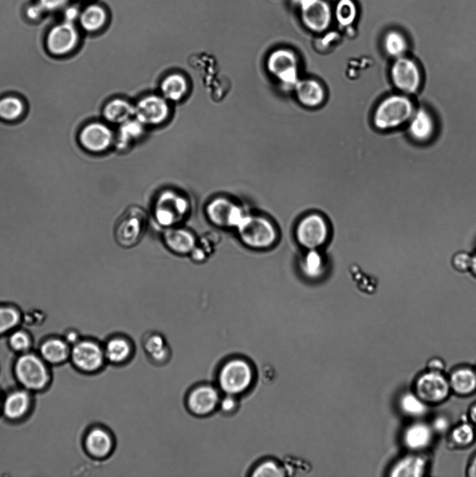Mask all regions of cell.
I'll list each match as a JSON object with an SVG mask.
<instances>
[{
	"label": "cell",
	"instance_id": "cell-18",
	"mask_svg": "<svg viewBox=\"0 0 476 477\" xmlns=\"http://www.w3.org/2000/svg\"><path fill=\"white\" fill-rule=\"evenodd\" d=\"M72 358L80 369L87 372L98 369L105 358L104 350L97 344L87 341L80 342L74 346Z\"/></svg>",
	"mask_w": 476,
	"mask_h": 477
},
{
	"label": "cell",
	"instance_id": "cell-30",
	"mask_svg": "<svg viewBox=\"0 0 476 477\" xmlns=\"http://www.w3.org/2000/svg\"><path fill=\"white\" fill-rule=\"evenodd\" d=\"M382 44L386 54L394 59L405 56L409 47L406 36L397 31L388 32Z\"/></svg>",
	"mask_w": 476,
	"mask_h": 477
},
{
	"label": "cell",
	"instance_id": "cell-4",
	"mask_svg": "<svg viewBox=\"0 0 476 477\" xmlns=\"http://www.w3.org/2000/svg\"><path fill=\"white\" fill-rule=\"evenodd\" d=\"M268 72L286 90L295 89L299 82V59L294 51L278 48L272 51L266 61Z\"/></svg>",
	"mask_w": 476,
	"mask_h": 477
},
{
	"label": "cell",
	"instance_id": "cell-16",
	"mask_svg": "<svg viewBox=\"0 0 476 477\" xmlns=\"http://www.w3.org/2000/svg\"><path fill=\"white\" fill-rule=\"evenodd\" d=\"M436 122L433 114L426 108H415L408 122L409 137L416 142L430 141L436 132Z\"/></svg>",
	"mask_w": 476,
	"mask_h": 477
},
{
	"label": "cell",
	"instance_id": "cell-23",
	"mask_svg": "<svg viewBox=\"0 0 476 477\" xmlns=\"http://www.w3.org/2000/svg\"><path fill=\"white\" fill-rule=\"evenodd\" d=\"M135 114V106L123 99H113L102 109L104 119L111 124H121Z\"/></svg>",
	"mask_w": 476,
	"mask_h": 477
},
{
	"label": "cell",
	"instance_id": "cell-7",
	"mask_svg": "<svg viewBox=\"0 0 476 477\" xmlns=\"http://www.w3.org/2000/svg\"><path fill=\"white\" fill-rule=\"evenodd\" d=\"M390 78L393 85L405 94L416 93L422 84V73L418 64L406 55L394 59L390 68Z\"/></svg>",
	"mask_w": 476,
	"mask_h": 477
},
{
	"label": "cell",
	"instance_id": "cell-34",
	"mask_svg": "<svg viewBox=\"0 0 476 477\" xmlns=\"http://www.w3.org/2000/svg\"><path fill=\"white\" fill-rule=\"evenodd\" d=\"M300 267L302 272L308 278H318L325 270V260L316 249H310L302 258Z\"/></svg>",
	"mask_w": 476,
	"mask_h": 477
},
{
	"label": "cell",
	"instance_id": "cell-12",
	"mask_svg": "<svg viewBox=\"0 0 476 477\" xmlns=\"http://www.w3.org/2000/svg\"><path fill=\"white\" fill-rule=\"evenodd\" d=\"M78 138L85 150L98 154L104 152L110 147L114 135L106 124L99 121H91L83 126Z\"/></svg>",
	"mask_w": 476,
	"mask_h": 477
},
{
	"label": "cell",
	"instance_id": "cell-9",
	"mask_svg": "<svg viewBox=\"0 0 476 477\" xmlns=\"http://www.w3.org/2000/svg\"><path fill=\"white\" fill-rule=\"evenodd\" d=\"M328 236V224L324 217L317 213L306 215L296 227L297 242L308 250L316 249L324 244Z\"/></svg>",
	"mask_w": 476,
	"mask_h": 477
},
{
	"label": "cell",
	"instance_id": "cell-11",
	"mask_svg": "<svg viewBox=\"0 0 476 477\" xmlns=\"http://www.w3.org/2000/svg\"><path fill=\"white\" fill-rule=\"evenodd\" d=\"M205 210L208 220L221 228L237 227L245 216L239 205L223 196L211 199L207 204Z\"/></svg>",
	"mask_w": 476,
	"mask_h": 477
},
{
	"label": "cell",
	"instance_id": "cell-48",
	"mask_svg": "<svg viewBox=\"0 0 476 477\" xmlns=\"http://www.w3.org/2000/svg\"><path fill=\"white\" fill-rule=\"evenodd\" d=\"M468 474L469 476L476 477V456L469 466Z\"/></svg>",
	"mask_w": 476,
	"mask_h": 477
},
{
	"label": "cell",
	"instance_id": "cell-27",
	"mask_svg": "<svg viewBox=\"0 0 476 477\" xmlns=\"http://www.w3.org/2000/svg\"><path fill=\"white\" fill-rule=\"evenodd\" d=\"M105 357L114 364L126 361L132 353V346L123 337H115L110 339L104 349Z\"/></svg>",
	"mask_w": 476,
	"mask_h": 477
},
{
	"label": "cell",
	"instance_id": "cell-42",
	"mask_svg": "<svg viewBox=\"0 0 476 477\" xmlns=\"http://www.w3.org/2000/svg\"><path fill=\"white\" fill-rule=\"evenodd\" d=\"M471 261L470 254L459 251L453 255L451 263L454 270L463 272L470 270Z\"/></svg>",
	"mask_w": 476,
	"mask_h": 477
},
{
	"label": "cell",
	"instance_id": "cell-3",
	"mask_svg": "<svg viewBox=\"0 0 476 477\" xmlns=\"http://www.w3.org/2000/svg\"><path fill=\"white\" fill-rule=\"evenodd\" d=\"M190 203L182 194L172 190L161 192L154 205L156 221L165 227H173L189 214Z\"/></svg>",
	"mask_w": 476,
	"mask_h": 477
},
{
	"label": "cell",
	"instance_id": "cell-46",
	"mask_svg": "<svg viewBox=\"0 0 476 477\" xmlns=\"http://www.w3.org/2000/svg\"><path fill=\"white\" fill-rule=\"evenodd\" d=\"M449 427V421L445 417H438L433 423V428L438 432H443Z\"/></svg>",
	"mask_w": 476,
	"mask_h": 477
},
{
	"label": "cell",
	"instance_id": "cell-40",
	"mask_svg": "<svg viewBox=\"0 0 476 477\" xmlns=\"http://www.w3.org/2000/svg\"><path fill=\"white\" fill-rule=\"evenodd\" d=\"M452 438L454 443L459 445H468L475 439V430L469 423H462L456 426L452 432Z\"/></svg>",
	"mask_w": 476,
	"mask_h": 477
},
{
	"label": "cell",
	"instance_id": "cell-1",
	"mask_svg": "<svg viewBox=\"0 0 476 477\" xmlns=\"http://www.w3.org/2000/svg\"><path fill=\"white\" fill-rule=\"evenodd\" d=\"M415 110L412 101L405 94L385 97L376 106L373 122L380 131L399 129L408 124Z\"/></svg>",
	"mask_w": 476,
	"mask_h": 477
},
{
	"label": "cell",
	"instance_id": "cell-24",
	"mask_svg": "<svg viewBox=\"0 0 476 477\" xmlns=\"http://www.w3.org/2000/svg\"><path fill=\"white\" fill-rule=\"evenodd\" d=\"M86 446L91 455L98 457H105L112 449L113 441L105 430L96 428L88 434Z\"/></svg>",
	"mask_w": 476,
	"mask_h": 477
},
{
	"label": "cell",
	"instance_id": "cell-38",
	"mask_svg": "<svg viewBox=\"0 0 476 477\" xmlns=\"http://www.w3.org/2000/svg\"><path fill=\"white\" fill-rule=\"evenodd\" d=\"M40 351L43 358L52 363L64 360L68 352L67 345L57 339H52L45 342Z\"/></svg>",
	"mask_w": 476,
	"mask_h": 477
},
{
	"label": "cell",
	"instance_id": "cell-32",
	"mask_svg": "<svg viewBox=\"0 0 476 477\" xmlns=\"http://www.w3.org/2000/svg\"><path fill=\"white\" fill-rule=\"evenodd\" d=\"M144 126L137 119H129L121 124L119 131L118 147L124 149L139 138L143 133Z\"/></svg>",
	"mask_w": 476,
	"mask_h": 477
},
{
	"label": "cell",
	"instance_id": "cell-8",
	"mask_svg": "<svg viewBox=\"0 0 476 477\" xmlns=\"http://www.w3.org/2000/svg\"><path fill=\"white\" fill-rule=\"evenodd\" d=\"M79 43V33L69 21L52 27L45 38L47 52L57 57L71 54L77 49Z\"/></svg>",
	"mask_w": 476,
	"mask_h": 477
},
{
	"label": "cell",
	"instance_id": "cell-2",
	"mask_svg": "<svg viewBox=\"0 0 476 477\" xmlns=\"http://www.w3.org/2000/svg\"><path fill=\"white\" fill-rule=\"evenodd\" d=\"M237 228L241 242L251 248L270 247L277 239L274 224L261 216L245 215Z\"/></svg>",
	"mask_w": 476,
	"mask_h": 477
},
{
	"label": "cell",
	"instance_id": "cell-5",
	"mask_svg": "<svg viewBox=\"0 0 476 477\" xmlns=\"http://www.w3.org/2000/svg\"><path fill=\"white\" fill-rule=\"evenodd\" d=\"M147 219L146 212L141 207H128L117 221L114 228L117 242L124 248L135 245L146 231Z\"/></svg>",
	"mask_w": 476,
	"mask_h": 477
},
{
	"label": "cell",
	"instance_id": "cell-33",
	"mask_svg": "<svg viewBox=\"0 0 476 477\" xmlns=\"http://www.w3.org/2000/svg\"><path fill=\"white\" fill-rule=\"evenodd\" d=\"M29 403L27 394L17 391L10 394L4 403V413L10 418L21 417L27 411Z\"/></svg>",
	"mask_w": 476,
	"mask_h": 477
},
{
	"label": "cell",
	"instance_id": "cell-15",
	"mask_svg": "<svg viewBox=\"0 0 476 477\" xmlns=\"http://www.w3.org/2000/svg\"><path fill=\"white\" fill-rule=\"evenodd\" d=\"M169 114L167 100L160 96L149 95L135 105L134 117L144 125H157L163 122Z\"/></svg>",
	"mask_w": 476,
	"mask_h": 477
},
{
	"label": "cell",
	"instance_id": "cell-17",
	"mask_svg": "<svg viewBox=\"0 0 476 477\" xmlns=\"http://www.w3.org/2000/svg\"><path fill=\"white\" fill-rule=\"evenodd\" d=\"M218 390L211 385L199 386L191 390L187 398L189 410L197 416L212 413L220 401Z\"/></svg>",
	"mask_w": 476,
	"mask_h": 477
},
{
	"label": "cell",
	"instance_id": "cell-43",
	"mask_svg": "<svg viewBox=\"0 0 476 477\" xmlns=\"http://www.w3.org/2000/svg\"><path fill=\"white\" fill-rule=\"evenodd\" d=\"M10 344L14 349L24 351L29 347V339L25 332L18 330L11 335Z\"/></svg>",
	"mask_w": 476,
	"mask_h": 477
},
{
	"label": "cell",
	"instance_id": "cell-35",
	"mask_svg": "<svg viewBox=\"0 0 476 477\" xmlns=\"http://www.w3.org/2000/svg\"><path fill=\"white\" fill-rule=\"evenodd\" d=\"M357 6L353 0H339L334 10V15L341 28L352 26L357 17Z\"/></svg>",
	"mask_w": 476,
	"mask_h": 477
},
{
	"label": "cell",
	"instance_id": "cell-20",
	"mask_svg": "<svg viewBox=\"0 0 476 477\" xmlns=\"http://www.w3.org/2000/svg\"><path fill=\"white\" fill-rule=\"evenodd\" d=\"M294 89L297 101L304 107L318 108L325 101V88L322 83L315 79L299 80Z\"/></svg>",
	"mask_w": 476,
	"mask_h": 477
},
{
	"label": "cell",
	"instance_id": "cell-19",
	"mask_svg": "<svg viewBox=\"0 0 476 477\" xmlns=\"http://www.w3.org/2000/svg\"><path fill=\"white\" fill-rule=\"evenodd\" d=\"M163 242L172 253L178 255L190 254L197 241L188 229L177 226L170 227L164 232Z\"/></svg>",
	"mask_w": 476,
	"mask_h": 477
},
{
	"label": "cell",
	"instance_id": "cell-47",
	"mask_svg": "<svg viewBox=\"0 0 476 477\" xmlns=\"http://www.w3.org/2000/svg\"><path fill=\"white\" fill-rule=\"evenodd\" d=\"M428 368L431 371L442 372L444 369V363L440 359H431L428 363Z\"/></svg>",
	"mask_w": 476,
	"mask_h": 477
},
{
	"label": "cell",
	"instance_id": "cell-14",
	"mask_svg": "<svg viewBox=\"0 0 476 477\" xmlns=\"http://www.w3.org/2000/svg\"><path fill=\"white\" fill-rule=\"evenodd\" d=\"M15 373L24 386L30 389H40L47 381V370L43 362L33 355H24L17 361Z\"/></svg>",
	"mask_w": 476,
	"mask_h": 477
},
{
	"label": "cell",
	"instance_id": "cell-29",
	"mask_svg": "<svg viewBox=\"0 0 476 477\" xmlns=\"http://www.w3.org/2000/svg\"><path fill=\"white\" fill-rule=\"evenodd\" d=\"M188 84L184 76L179 74H171L166 77L161 85L163 97L168 101H178L186 94Z\"/></svg>",
	"mask_w": 476,
	"mask_h": 477
},
{
	"label": "cell",
	"instance_id": "cell-50",
	"mask_svg": "<svg viewBox=\"0 0 476 477\" xmlns=\"http://www.w3.org/2000/svg\"><path fill=\"white\" fill-rule=\"evenodd\" d=\"M470 420L476 423V404H475L470 409V413H469Z\"/></svg>",
	"mask_w": 476,
	"mask_h": 477
},
{
	"label": "cell",
	"instance_id": "cell-28",
	"mask_svg": "<svg viewBox=\"0 0 476 477\" xmlns=\"http://www.w3.org/2000/svg\"><path fill=\"white\" fill-rule=\"evenodd\" d=\"M450 388L459 395H468L476 389V373L470 369L454 371L449 379Z\"/></svg>",
	"mask_w": 476,
	"mask_h": 477
},
{
	"label": "cell",
	"instance_id": "cell-13",
	"mask_svg": "<svg viewBox=\"0 0 476 477\" xmlns=\"http://www.w3.org/2000/svg\"><path fill=\"white\" fill-rule=\"evenodd\" d=\"M449 380L441 373L429 370L415 383V393L426 403H437L447 397L450 391Z\"/></svg>",
	"mask_w": 476,
	"mask_h": 477
},
{
	"label": "cell",
	"instance_id": "cell-41",
	"mask_svg": "<svg viewBox=\"0 0 476 477\" xmlns=\"http://www.w3.org/2000/svg\"><path fill=\"white\" fill-rule=\"evenodd\" d=\"M285 475L283 469L272 461H266L260 464L253 471V476L257 477H281Z\"/></svg>",
	"mask_w": 476,
	"mask_h": 477
},
{
	"label": "cell",
	"instance_id": "cell-44",
	"mask_svg": "<svg viewBox=\"0 0 476 477\" xmlns=\"http://www.w3.org/2000/svg\"><path fill=\"white\" fill-rule=\"evenodd\" d=\"M237 405V402L233 395L226 394L223 398L220 399L218 406L221 410L228 413L233 411Z\"/></svg>",
	"mask_w": 476,
	"mask_h": 477
},
{
	"label": "cell",
	"instance_id": "cell-26",
	"mask_svg": "<svg viewBox=\"0 0 476 477\" xmlns=\"http://www.w3.org/2000/svg\"><path fill=\"white\" fill-rule=\"evenodd\" d=\"M80 24L88 32H95L104 27L107 13L103 7L92 4L86 7L79 16Z\"/></svg>",
	"mask_w": 476,
	"mask_h": 477
},
{
	"label": "cell",
	"instance_id": "cell-36",
	"mask_svg": "<svg viewBox=\"0 0 476 477\" xmlns=\"http://www.w3.org/2000/svg\"><path fill=\"white\" fill-rule=\"evenodd\" d=\"M401 411L412 417L423 416L428 411L426 403L416 393L407 392L399 400Z\"/></svg>",
	"mask_w": 476,
	"mask_h": 477
},
{
	"label": "cell",
	"instance_id": "cell-39",
	"mask_svg": "<svg viewBox=\"0 0 476 477\" xmlns=\"http://www.w3.org/2000/svg\"><path fill=\"white\" fill-rule=\"evenodd\" d=\"M342 35L336 31H331L314 38L313 45L315 50L320 53L326 54L334 49L341 43Z\"/></svg>",
	"mask_w": 476,
	"mask_h": 477
},
{
	"label": "cell",
	"instance_id": "cell-31",
	"mask_svg": "<svg viewBox=\"0 0 476 477\" xmlns=\"http://www.w3.org/2000/svg\"><path fill=\"white\" fill-rule=\"evenodd\" d=\"M144 348L151 360L156 362L165 361L170 355V349L166 342L159 334H151L146 337Z\"/></svg>",
	"mask_w": 476,
	"mask_h": 477
},
{
	"label": "cell",
	"instance_id": "cell-22",
	"mask_svg": "<svg viewBox=\"0 0 476 477\" xmlns=\"http://www.w3.org/2000/svg\"><path fill=\"white\" fill-rule=\"evenodd\" d=\"M427 461L425 457L410 455L399 460L392 468L390 476L394 477H420L426 473Z\"/></svg>",
	"mask_w": 476,
	"mask_h": 477
},
{
	"label": "cell",
	"instance_id": "cell-25",
	"mask_svg": "<svg viewBox=\"0 0 476 477\" xmlns=\"http://www.w3.org/2000/svg\"><path fill=\"white\" fill-rule=\"evenodd\" d=\"M26 111L24 100L15 94H6L0 98V119L15 122L21 119Z\"/></svg>",
	"mask_w": 476,
	"mask_h": 477
},
{
	"label": "cell",
	"instance_id": "cell-49",
	"mask_svg": "<svg viewBox=\"0 0 476 477\" xmlns=\"http://www.w3.org/2000/svg\"><path fill=\"white\" fill-rule=\"evenodd\" d=\"M77 15H78L77 11L74 8H70L66 13V17L69 22L74 20Z\"/></svg>",
	"mask_w": 476,
	"mask_h": 477
},
{
	"label": "cell",
	"instance_id": "cell-10",
	"mask_svg": "<svg viewBox=\"0 0 476 477\" xmlns=\"http://www.w3.org/2000/svg\"><path fill=\"white\" fill-rule=\"evenodd\" d=\"M300 9L304 25L315 33H322L329 27L332 12L325 0H292Z\"/></svg>",
	"mask_w": 476,
	"mask_h": 477
},
{
	"label": "cell",
	"instance_id": "cell-51",
	"mask_svg": "<svg viewBox=\"0 0 476 477\" xmlns=\"http://www.w3.org/2000/svg\"><path fill=\"white\" fill-rule=\"evenodd\" d=\"M476 276V253L472 256L471 266L470 270Z\"/></svg>",
	"mask_w": 476,
	"mask_h": 477
},
{
	"label": "cell",
	"instance_id": "cell-52",
	"mask_svg": "<svg viewBox=\"0 0 476 477\" xmlns=\"http://www.w3.org/2000/svg\"><path fill=\"white\" fill-rule=\"evenodd\" d=\"M66 338H67V339H68L69 342H74V341L76 340V339H77V334H76L75 332H69V333L67 335V337H66Z\"/></svg>",
	"mask_w": 476,
	"mask_h": 477
},
{
	"label": "cell",
	"instance_id": "cell-45",
	"mask_svg": "<svg viewBox=\"0 0 476 477\" xmlns=\"http://www.w3.org/2000/svg\"><path fill=\"white\" fill-rule=\"evenodd\" d=\"M67 0H39V6L45 10H53L62 7Z\"/></svg>",
	"mask_w": 476,
	"mask_h": 477
},
{
	"label": "cell",
	"instance_id": "cell-6",
	"mask_svg": "<svg viewBox=\"0 0 476 477\" xmlns=\"http://www.w3.org/2000/svg\"><path fill=\"white\" fill-rule=\"evenodd\" d=\"M253 372L250 365L244 360L233 359L228 361L221 369L218 382L220 388L229 395H237L246 390L251 385Z\"/></svg>",
	"mask_w": 476,
	"mask_h": 477
},
{
	"label": "cell",
	"instance_id": "cell-37",
	"mask_svg": "<svg viewBox=\"0 0 476 477\" xmlns=\"http://www.w3.org/2000/svg\"><path fill=\"white\" fill-rule=\"evenodd\" d=\"M20 309L15 304L0 303V334L15 328L21 321Z\"/></svg>",
	"mask_w": 476,
	"mask_h": 477
},
{
	"label": "cell",
	"instance_id": "cell-21",
	"mask_svg": "<svg viewBox=\"0 0 476 477\" xmlns=\"http://www.w3.org/2000/svg\"><path fill=\"white\" fill-rule=\"evenodd\" d=\"M432 439V429L422 423H416L408 426L403 436L405 446L414 450L426 448L431 443Z\"/></svg>",
	"mask_w": 476,
	"mask_h": 477
}]
</instances>
